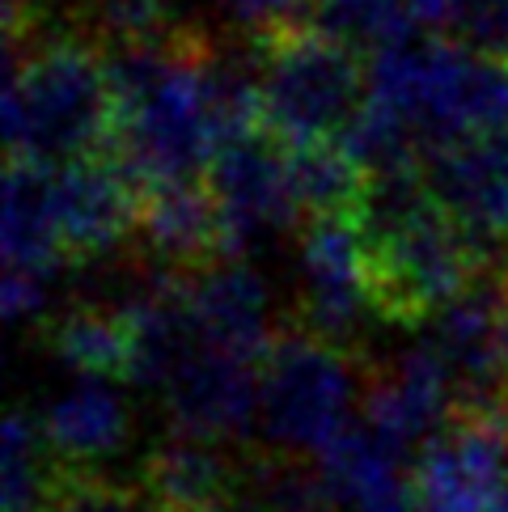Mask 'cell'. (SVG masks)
<instances>
[{
	"label": "cell",
	"instance_id": "cell-1",
	"mask_svg": "<svg viewBox=\"0 0 508 512\" xmlns=\"http://www.w3.org/2000/svg\"><path fill=\"white\" fill-rule=\"evenodd\" d=\"M216 34L170 26L106 47L115 85V153L144 182L204 178L216 153L208 51Z\"/></svg>",
	"mask_w": 508,
	"mask_h": 512
},
{
	"label": "cell",
	"instance_id": "cell-2",
	"mask_svg": "<svg viewBox=\"0 0 508 512\" xmlns=\"http://www.w3.org/2000/svg\"><path fill=\"white\" fill-rule=\"evenodd\" d=\"M9 157L64 166L115 149V85L106 47L81 26H51L9 47Z\"/></svg>",
	"mask_w": 508,
	"mask_h": 512
},
{
	"label": "cell",
	"instance_id": "cell-3",
	"mask_svg": "<svg viewBox=\"0 0 508 512\" xmlns=\"http://www.w3.org/2000/svg\"><path fill=\"white\" fill-rule=\"evenodd\" d=\"M360 259L373 314L390 326H428L496 263L492 250L453 221L437 195L398 221L360 229Z\"/></svg>",
	"mask_w": 508,
	"mask_h": 512
},
{
	"label": "cell",
	"instance_id": "cell-4",
	"mask_svg": "<svg viewBox=\"0 0 508 512\" xmlns=\"http://www.w3.org/2000/svg\"><path fill=\"white\" fill-rule=\"evenodd\" d=\"M259 51L263 123L284 144L339 140L369 98V47L297 22L267 34H250Z\"/></svg>",
	"mask_w": 508,
	"mask_h": 512
},
{
	"label": "cell",
	"instance_id": "cell-5",
	"mask_svg": "<svg viewBox=\"0 0 508 512\" xmlns=\"http://www.w3.org/2000/svg\"><path fill=\"white\" fill-rule=\"evenodd\" d=\"M365 352L331 343L326 335L284 318L259 360V419L271 445L322 453L352 424V398H360Z\"/></svg>",
	"mask_w": 508,
	"mask_h": 512
},
{
	"label": "cell",
	"instance_id": "cell-6",
	"mask_svg": "<svg viewBox=\"0 0 508 512\" xmlns=\"http://www.w3.org/2000/svg\"><path fill=\"white\" fill-rule=\"evenodd\" d=\"M407 479L415 512H508V394L453 402Z\"/></svg>",
	"mask_w": 508,
	"mask_h": 512
},
{
	"label": "cell",
	"instance_id": "cell-7",
	"mask_svg": "<svg viewBox=\"0 0 508 512\" xmlns=\"http://www.w3.org/2000/svg\"><path fill=\"white\" fill-rule=\"evenodd\" d=\"M51 182H56V221L68 267L102 263L136 242L144 178L115 149L51 166Z\"/></svg>",
	"mask_w": 508,
	"mask_h": 512
},
{
	"label": "cell",
	"instance_id": "cell-8",
	"mask_svg": "<svg viewBox=\"0 0 508 512\" xmlns=\"http://www.w3.org/2000/svg\"><path fill=\"white\" fill-rule=\"evenodd\" d=\"M301 288L297 322L331 343L360 347V326L373 314L365 259H360V225L352 216H314L301 221Z\"/></svg>",
	"mask_w": 508,
	"mask_h": 512
},
{
	"label": "cell",
	"instance_id": "cell-9",
	"mask_svg": "<svg viewBox=\"0 0 508 512\" xmlns=\"http://www.w3.org/2000/svg\"><path fill=\"white\" fill-rule=\"evenodd\" d=\"M204 178L221 199L238 250H246L250 237L263 229L301 225L293 178H288V144L267 123L216 144Z\"/></svg>",
	"mask_w": 508,
	"mask_h": 512
},
{
	"label": "cell",
	"instance_id": "cell-10",
	"mask_svg": "<svg viewBox=\"0 0 508 512\" xmlns=\"http://www.w3.org/2000/svg\"><path fill=\"white\" fill-rule=\"evenodd\" d=\"M420 166L441 208L500 259L508 250V127L428 149Z\"/></svg>",
	"mask_w": 508,
	"mask_h": 512
},
{
	"label": "cell",
	"instance_id": "cell-11",
	"mask_svg": "<svg viewBox=\"0 0 508 512\" xmlns=\"http://www.w3.org/2000/svg\"><path fill=\"white\" fill-rule=\"evenodd\" d=\"M449 407H453V381L428 343L398 352L390 360H365L360 411H365V424L394 453L407 457V449H420L445 424Z\"/></svg>",
	"mask_w": 508,
	"mask_h": 512
},
{
	"label": "cell",
	"instance_id": "cell-12",
	"mask_svg": "<svg viewBox=\"0 0 508 512\" xmlns=\"http://www.w3.org/2000/svg\"><path fill=\"white\" fill-rule=\"evenodd\" d=\"M136 246L170 276H187L195 267L225 259V254H242L233 246L229 216L221 199L212 195L208 178L144 182Z\"/></svg>",
	"mask_w": 508,
	"mask_h": 512
},
{
	"label": "cell",
	"instance_id": "cell-13",
	"mask_svg": "<svg viewBox=\"0 0 508 512\" xmlns=\"http://www.w3.org/2000/svg\"><path fill=\"white\" fill-rule=\"evenodd\" d=\"M259 364L225 352L216 343H195L166 377L161 398L174 415V428L242 441L259 419Z\"/></svg>",
	"mask_w": 508,
	"mask_h": 512
},
{
	"label": "cell",
	"instance_id": "cell-14",
	"mask_svg": "<svg viewBox=\"0 0 508 512\" xmlns=\"http://www.w3.org/2000/svg\"><path fill=\"white\" fill-rule=\"evenodd\" d=\"M178 284H183L187 305L208 343L238 352L254 364L263 360L280 322L271 318L267 284L242 254H225L208 267H195L187 276H178Z\"/></svg>",
	"mask_w": 508,
	"mask_h": 512
},
{
	"label": "cell",
	"instance_id": "cell-15",
	"mask_svg": "<svg viewBox=\"0 0 508 512\" xmlns=\"http://www.w3.org/2000/svg\"><path fill=\"white\" fill-rule=\"evenodd\" d=\"M428 347L449 369L453 402L508 394L504 364H500V292L492 271L432 318Z\"/></svg>",
	"mask_w": 508,
	"mask_h": 512
},
{
	"label": "cell",
	"instance_id": "cell-16",
	"mask_svg": "<svg viewBox=\"0 0 508 512\" xmlns=\"http://www.w3.org/2000/svg\"><path fill=\"white\" fill-rule=\"evenodd\" d=\"M242 474V449L204 432L174 428L140 457V483L174 512H204Z\"/></svg>",
	"mask_w": 508,
	"mask_h": 512
},
{
	"label": "cell",
	"instance_id": "cell-17",
	"mask_svg": "<svg viewBox=\"0 0 508 512\" xmlns=\"http://www.w3.org/2000/svg\"><path fill=\"white\" fill-rule=\"evenodd\" d=\"M318 457L339 512H415L411 479H403V453H394L365 419L343 428Z\"/></svg>",
	"mask_w": 508,
	"mask_h": 512
},
{
	"label": "cell",
	"instance_id": "cell-18",
	"mask_svg": "<svg viewBox=\"0 0 508 512\" xmlns=\"http://www.w3.org/2000/svg\"><path fill=\"white\" fill-rule=\"evenodd\" d=\"M64 242L56 221L51 166L34 157H9L5 166V271H30L51 280L64 267Z\"/></svg>",
	"mask_w": 508,
	"mask_h": 512
},
{
	"label": "cell",
	"instance_id": "cell-19",
	"mask_svg": "<svg viewBox=\"0 0 508 512\" xmlns=\"http://www.w3.org/2000/svg\"><path fill=\"white\" fill-rule=\"evenodd\" d=\"M39 335L81 377L132 381V305H68L43 318Z\"/></svg>",
	"mask_w": 508,
	"mask_h": 512
},
{
	"label": "cell",
	"instance_id": "cell-20",
	"mask_svg": "<svg viewBox=\"0 0 508 512\" xmlns=\"http://www.w3.org/2000/svg\"><path fill=\"white\" fill-rule=\"evenodd\" d=\"M106 377H85L77 390H68L43 411V432L56 453L72 466H98L102 457L123 449L132 419H127L123 398L102 386Z\"/></svg>",
	"mask_w": 508,
	"mask_h": 512
},
{
	"label": "cell",
	"instance_id": "cell-21",
	"mask_svg": "<svg viewBox=\"0 0 508 512\" xmlns=\"http://www.w3.org/2000/svg\"><path fill=\"white\" fill-rule=\"evenodd\" d=\"M288 178L301 208V221L314 216H352L365 204L369 170L343 140L288 144Z\"/></svg>",
	"mask_w": 508,
	"mask_h": 512
},
{
	"label": "cell",
	"instance_id": "cell-22",
	"mask_svg": "<svg viewBox=\"0 0 508 512\" xmlns=\"http://www.w3.org/2000/svg\"><path fill=\"white\" fill-rule=\"evenodd\" d=\"M242 483L267 512H339L322 462L297 449L242 445Z\"/></svg>",
	"mask_w": 508,
	"mask_h": 512
},
{
	"label": "cell",
	"instance_id": "cell-23",
	"mask_svg": "<svg viewBox=\"0 0 508 512\" xmlns=\"http://www.w3.org/2000/svg\"><path fill=\"white\" fill-rule=\"evenodd\" d=\"M72 462L56 453L43 424L22 407L5 424V512H43L60 491Z\"/></svg>",
	"mask_w": 508,
	"mask_h": 512
},
{
	"label": "cell",
	"instance_id": "cell-24",
	"mask_svg": "<svg viewBox=\"0 0 508 512\" xmlns=\"http://www.w3.org/2000/svg\"><path fill=\"white\" fill-rule=\"evenodd\" d=\"M43 512H174L140 479H106L98 466H72Z\"/></svg>",
	"mask_w": 508,
	"mask_h": 512
},
{
	"label": "cell",
	"instance_id": "cell-25",
	"mask_svg": "<svg viewBox=\"0 0 508 512\" xmlns=\"http://www.w3.org/2000/svg\"><path fill=\"white\" fill-rule=\"evenodd\" d=\"M318 22L369 51L398 39V34H407V30H424L415 22L411 0H322Z\"/></svg>",
	"mask_w": 508,
	"mask_h": 512
},
{
	"label": "cell",
	"instance_id": "cell-26",
	"mask_svg": "<svg viewBox=\"0 0 508 512\" xmlns=\"http://www.w3.org/2000/svg\"><path fill=\"white\" fill-rule=\"evenodd\" d=\"M322 0H225V9L233 13L242 34H267L280 26L297 22H318Z\"/></svg>",
	"mask_w": 508,
	"mask_h": 512
},
{
	"label": "cell",
	"instance_id": "cell-27",
	"mask_svg": "<svg viewBox=\"0 0 508 512\" xmlns=\"http://www.w3.org/2000/svg\"><path fill=\"white\" fill-rule=\"evenodd\" d=\"M47 301V280L30 276V271H5V314L13 322H26L43 309Z\"/></svg>",
	"mask_w": 508,
	"mask_h": 512
},
{
	"label": "cell",
	"instance_id": "cell-28",
	"mask_svg": "<svg viewBox=\"0 0 508 512\" xmlns=\"http://www.w3.org/2000/svg\"><path fill=\"white\" fill-rule=\"evenodd\" d=\"M204 512H267L259 500H254V491L242 483V474H238V483H233L229 491H225V496L221 500H216L212 508H204Z\"/></svg>",
	"mask_w": 508,
	"mask_h": 512
}]
</instances>
